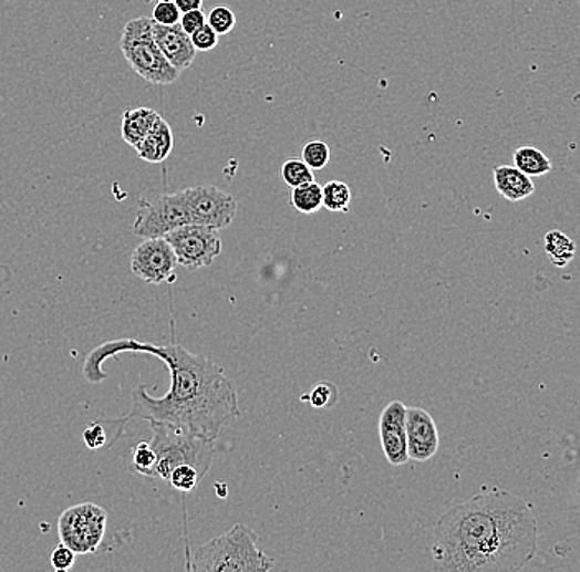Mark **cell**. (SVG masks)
<instances>
[{
    "instance_id": "6da1fadb",
    "label": "cell",
    "mask_w": 580,
    "mask_h": 572,
    "mask_svg": "<svg viewBox=\"0 0 580 572\" xmlns=\"http://www.w3.org/2000/svg\"><path fill=\"white\" fill-rule=\"evenodd\" d=\"M121 353L157 356L170 372V389L152 398L144 385L133 392L127 420L162 423L201 439L217 440L221 430L239 417L238 393L225 370L205 355H195L178 343L154 345L134 339L111 340L87 353L83 363L86 382H106L103 363Z\"/></svg>"
},
{
    "instance_id": "7a4b0ae2",
    "label": "cell",
    "mask_w": 580,
    "mask_h": 572,
    "mask_svg": "<svg viewBox=\"0 0 580 572\" xmlns=\"http://www.w3.org/2000/svg\"><path fill=\"white\" fill-rule=\"evenodd\" d=\"M538 551V523L525 498L490 490L448 510L434 528L433 570L518 572Z\"/></svg>"
},
{
    "instance_id": "3957f363",
    "label": "cell",
    "mask_w": 580,
    "mask_h": 572,
    "mask_svg": "<svg viewBox=\"0 0 580 572\" xmlns=\"http://www.w3.org/2000/svg\"><path fill=\"white\" fill-rule=\"evenodd\" d=\"M258 534L236 524L222 537L198 548L191 561V571L197 572H265L275 568V560L258 547Z\"/></svg>"
},
{
    "instance_id": "277c9868",
    "label": "cell",
    "mask_w": 580,
    "mask_h": 572,
    "mask_svg": "<svg viewBox=\"0 0 580 572\" xmlns=\"http://www.w3.org/2000/svg\"><path fill=\"white\" fill-rule=\"evenodd\" d=\"M152 430L151 446L155 453V466L152 479L168 482L172 470L182 464L195 467L201 479L207 476L214 464L217 447L215 440L201 439L168 424L148 423Z\"/></svg>"
},
{
    "instance_id": "5b68a950",
    "label": "cell",
    "mask_w": 580,
    "mask_h": 572,
    "mask_svg": "<svg viewBox=\"0 0 580 572\" xmlns=\"http://www.w3.org/2000/svg\"><path fill=\"white\" fill-rule=\"evenodd\" d=\"M120 46L131 69L145 82L165 86L180 79L182 73L167 62L155 43L152 20L147 17H137L124 25Z\"/></svg>"
},
{
    "instance_id": "8992f818",
    "label": "cell",
    "mask_w": 580,
    "mask_h": 572,
    "mask_svg": "<svg viewBox=\"0 0 580 572\" xmlns=\"http://www.w3.org/2000/svg\"><path fill=\"white\" fill-rule=\"evenodd\" d=\"M107 528V511L96 503H80L60 514V543L76 554H91L100 550Z\"/></svg>"
},
{
    "instance_id": "52a82bcc",
    "label": "cell",
    "mask_w": 580,
    "mask_h": 572,
    "mask_svg": "<svg viewBox=\"0 0 580 572\" xmlns=\"http://www.w3.org/2000/svg\"><path fill=\"white\" fill-rule=\"evenodd\" d=\"M185 210L190 225L222 230L229 227L238 214V201L235 197L210 185L180 190Z\"/></svg>"
},
{
    "instance_id": "ba28073f",
    "label": "cell",
    "mask_w": 580,
    "mask_h": 572,
    "mask_svg": "<svg viewBox=\"0 0 580 572\" xmlns=\"http://www.w3.org/2000/svg\"><path fill=\"white\" fill-rule=\"evenodd\" d=\"M164 238L174 249L178 264L188 271L207 268L221 254V238L215 228L185 225L175 228Z\"/></svg>"
},
{
    "instance_id": "9c48e42d",
    "label": "cell",
    "mask_w": 580,
    "mask_h": 572,
    "mask_svg": "<svg viewBox=\"0 0 580 572\" xmlns=\"http://www.w3.org/2000/svg\"><path fill=\"white\" fill-rule=\"evenodd\" d=\"M190 225L187 210L180 191L165 194L154 200L143 198L139 201L136 221H134V235L144 238H164L175 228Z\"/></svg>"
},
{
    "instance_id": "30bf717a",
    "label": "cell",
    "mask_w": 580,
    "mask_h": 572,
    "mask_svg": "<svg viewBox=\"0 0 580 572\" xmlns=\"http://www.w3.org/2000/svg\"><path fill=\"white\" fill-rule=\"evenodd\" d=\"M177 266L174 249L165 238H147L131 256V271L147 284L174 282Z\"/></svg>"
},
{
    "instance_id": "8fae6325",
    "label": "cell",
    "mask_w": 580,
    "mask_h": 572,
    "mask_svg": "<svg viewBox=\"0 0 580 572\" xmlns=\"http://www.w3.org/2000/svg\"><path fill=\"white\" fill-rule=\"evenodd\" d=\"M406 408L401 402H391L380 416V440L384 457L391 466L407 464Z\"/></svg>"
},
{
    "instance_id": "7c38bea8",
    "label": "cell",
    "mask_w": 580,
    "mask_h": 572,
    "mask_svg": "<svg viewBox=\"0 0 580 572\" xmlns=\"http://www.w3.org/2000/svg\"><path fill=\"white\" fill-rule=\"evenodd\" d=\"M406 443L407 456L416 462H426L437 454V424L426 409L406 408Z\"/></svg>"
},
{
    "instance_id": "4fadbf2b",
    "label": "cell",
    "mask_w": 580,
    "mask_h": 572,
    "mask_svg": "<svg viewBox=\"0 0 580 572\" xmlns=\"http://www.w3.org/2000/svg\"><path fill=\"white\" fill-rule=\"evenodd\" d=\"M152 37L160 49L162 55L178 73L185 72L194 65L195 59H197V50L191 43L190 35L182 30L180 23L158 25V23L152 22Z\"/></svg>"
},
{
    "instance_id": "5bb4252c",
    "label": "cell",
    "mask_w": 580,
    "mask_h": 572,
    "mask_svg": "<svg viewBox=\"0 0 580 572\" xmlns=\"http://www.w3.org/2000/svg\"><path fill=\"white\" fill-rule=\"evenodd\" d=\"M134 149L137 150L139 159L145 163L160 164L167 160L174 149V133L170 124L164 117H158L147 136Z\"/></svg>"
},
{
    "instance_id": "9a60e30c",
    "label": "cell",
    "mask_w": 580,
    "mask_h": 572,
    "mask_svg": "<svg viewBox=\"0 0 580 572\" xmlns=\"http://www.w3.org/2000/svg\"><path fill=\"white\" fill-rule=\"evenodd\" d=\"M494 180L498 194L512 204H518L535 194L531 177L522 174L515 165H497L494 170Z\"/></svg>"
},
{
    "instance_id": "2e32d148",
    "label": "cell",
    "mask_w": 580,
    "mask_h": 572,
    "mask_svg": "<svg viewBox=\"0 0 580 572\" xmlns=\"http://www.w3.org/2000/svg\"><path fill=\"white\" fill-rule=\"evenodd\" d=\"M158 117H160V114L151 110V107H136V110L126 111L123 114V124H121L124 143L136 147L157 123Z\"/></svg>"
},
{
    "instance_id": "e0dca14e",
    "label": "cell",
    "mask_w": 580,
    "mask_h": 572,
    "mask_svg": "<svg viewBox=\"0 0 580 572\" xmlns=\"http://www.w3.org/2000/svg\"><path fill=\"white\" fill-rule=\"evenodd\" d=\"M512 163L518 170H521L528 177H542V175L552 170L551 160L536 147H519L512 154Z\"/></svg>"
},
{
    "instance_id": "ac0fdd59",
    "label": "cell",
    "mask_w": 580,
    "mask_h": 572,
    "mask_svg": "<svg viewBox=\"0 0 580 572\" xmlns=\"http://www.w3.org/2000/svg\"><path fill=\"white\" fill-rule=\"evenodd\" d=\"M545 249L556 268H566L574 259L576 245L568 235L552 230L545 237Z\"/></svg>"
},
{
    "instance_id": "d6986e66",
    "label": "cell",
    "mask_w": 580,
    "mask_h": 572,
    "mask_svg": "<svg viewBox=\"0 0 580 572\" xmlns=\"http://www.w3.org/2000/svg\"><path fill=\"white\" fill-rule=\"evenodd\" d=\"M290 205L303 215H313L322 208V185L315 180L290 191Z\"/></svg>"
},
{
    "instance_id": "ffe728a7",
    "label": "cell",
    "mask_w": 580,
    "mask_h": 572,
    "mask_svg": "<svg viewBox=\"0 0 580 572\" xmlns=\"http://www.w3.org/2000/svg\"><path fill=\"white\" fill-rule=\"evenodd\" d=\"M352 204V190L342 180H330L322 187V207L335 214H346Z\"/></svg>"
},
{
    "instance_id": "44dd1931",
    "label": "cell",
    "mask_w": 580,
    "mask_h": 572,
    "mask_svg": "<svg viewBox=\"0 0 580 572\" xmlns=\"http://www.w3.org/2000/svg\"><path fill=\"white\" fill-rule=\"evenodd\" d=\"M302 402L317 409L333 408L339 402V388L332 382H319L309 395L302 396Z\"/></svg>"
},
{
    "instance_id": "7402d4cb",
    "label": "cell",
    "mask_w": 580,
    "mask_h": 572,
    "mask_svg": "<svg viewBox=\"0 0 580 572\" xmlns=\"http://www.w3.org/2000/svg\"><path fill=\"white\" fill-rule=\"evenodd\" d=\"M282 180L289 188L300 187V185L313 181V170L302 159H289L282 165Z\"/></svg>"
},
{
    "instance_id": "603a6c76",
    "label": "cell",
    "mask_w": 580,
    "mask_h": 572,
    "mask_svg": "<svg viewBox=\"0 0 580 572\" xmlns=\"http://www.w3.org/2000/svg\"><path fill=\"white\" fill-rule=\"evenodd\" d=\"M200 474L195 467L188 466V464H182V466L175 467L172 470L170 477H168V483L174 489L184 491V493H190L197 489L198 483L201 482Z\"/></svg>"
},
{
    "instance_id": "cb8c5ba5",
    "label": "cell",
    "mask_w": 580,
    "mask_h": 572,
    "mask_svg": "<svg viewBox=\"0 0 580 572\" xmlns=\"http://www.w3.org/2000/svg\"><path fill=\"white\" fill-rule=\"evenodd\" d=\"M330 147L323 141H310L303 146L302 160L312 170H322L330 164Z\"/></svg>"
},
{
    "instance_id": "d4e9b609",
    "label": "cell",
    "mask_w": 580,
    "mask_h": 572,
    "mask_svg": "<svg viewBox=\"0 0 580 572\" xmlns=\"http://www.w3.org/2000/svg\"><path fill=\"white\" fill-rule=\"evenodd\" d=\"M155 466V453L152 449L151 443L137 444L133 450V460H131V469L137 474V476L147 477L152 479V470Z\"/></svg>"
},
{
    "instance_id": "484cf974",
    "label": "cell",
    "mask_w": 580,
    "mask_h": 572,
    "mask_svg": "<svg viewBox=\"0 0 580 572\" xmlns=\"http://www.w3.org/2000/svg\"><path fill=\"white\" fill-rule=\"evenodd\" d=\"M207 23L218 35H228L236 27V15L229 7L217 6L208 13Z\"/></svg>"
},
{
    "instance_id": "4316f807",
    "label": "cell",
    "mask_w": 580,
    "mask_h": 572,
    "mask_svg": "<svg viewBox=\"0 0 580 572\" xmlns=\"http://www.w3.org/2000/svg\"><path fill=\"white\" fill-rule=\"evenodd\" d=\"M182 12L175 2H158L152 10V22L158 25H175L180 22Z\"/></svg>"
},
{
    "instance_id": "83f0119b",
    "label": "cell",
    "mask_w": 580,
    "mask_h": 572,
    "mask_svg": "<svg viewBox=\"0 0 580 572\" xmlns=\"http://www.w3.org/2000/svg\"><path fill=\"white\" fill-rule=\"evenodd\" d=\"M218 37V33L208 23H205L201 29L191 33L190 39L197 52H210V50L217 49Z\"/></svg>"
},
{
    "instance_id": "f1b7e54d",
    "label": "cell",
    "mask_w": 580,
    "mask_h": 572,
    "mask_svg": "<svg viewBox=\"0 0 580 572\" xmlns=\"http://www.w3.org/2000/svg\"><path fill=\"white\" fill-rule=\"evenodd\" d=\"M50 563H52V568L55 571H70L74 566V563H76V553H74L72 548L60 543L59 547L53 550L52 557H50Z\"/></svg>"
},
{
    "instance_id": "f546056e",
    "label": "cell",
    "mask_w": 580,
    "mask_h": 572,
    "mask_svg": "<svg viewBox=\"0 0 580 572\" xmlns=\"http://www.w3.org/2000/svg\"><path fill=\"white\" fill-rule=\"evenodd\" d=\"M83 440L84 446H86L87 449L91 450H97L101 449V447L106 446L107 434L106 429H104L103 424L93 423L90 424V426L84 427Z\"/></svg>"
},
{
    "instance_id": "4dcf8cb0",
    "label": "cell",
    "mask_w": 580,
    "mask_h": 572,
    "mask_svg": "<svg viewBox=\"0 0 580 572\" xmlns=\"http://www.w3.org/2000/svg\"><path fill=\"white\" fill-rule=\"evenodd\" d=\"M180 27L185 33L191 35V33L197 32L198 29L207 23V15L200 10H190V12H184L180 15Z\"/></svg>"
},
{
    "instance_id": "1f68e13d",
    "label": "cell",
    "mask_w": 580,
    "mask_h": 572,
    "mask_svg": "<svg viewBox=\"0 0 580 572\" xmlns=\"http://www.w3.org/2000/svg\"><path fill=\"white\" fill-rule=\"evenodd\" d=\"M175 6L178 7L182 13L190 12V10H200L204 6V0H175Z\"/></svg>"
},
{
    "instance_id": "d6a6232c",
    "label": "cell",
    "mask_w": 580,
    "mask_h": 572,
    "mask_svg": "<svg viewBox=\"0 0 580 572\" xmlns=\"http://www.w3.org/2000/svg\"><path fill=\"white\" fill-rule=\"evenodd\" d=\"M158 2H175V0H158Z\"/></svg>"
}]
</instances>
